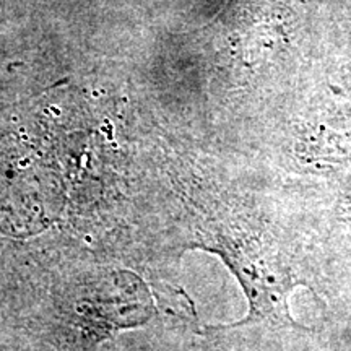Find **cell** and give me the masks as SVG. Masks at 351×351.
Returning a JSON list of instances; mask_svg holds the SVG:
<instances>
[]
</instances>
